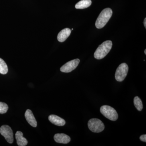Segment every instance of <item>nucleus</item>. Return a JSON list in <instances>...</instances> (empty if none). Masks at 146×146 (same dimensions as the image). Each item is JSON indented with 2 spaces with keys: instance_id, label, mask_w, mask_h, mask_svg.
<instances>
[{
  "instance_id": "obj_12",
  "label": "nucleus",
  "mask_w": 146,
  "mask_h": 146,
  "mask_svg": "<svg viewBox=\"0 0 146 146\" xmlns=\"http://www.w3.org/2000/svg\"><path fill=\"white\" fill-rule=\"evenodd\" d=\"M17 145L19 146H25L28 144L27 140L23 136V132L17 131L15 134Z\"/></svg>"
},
{
  "instance_id": "obj_2",
  "label": "nucleus",
  "mask_w": 146,
  "mask_h": 146,
  "mask_svg": "<svg viewBox=\"0 0 146 146\" xmlns=\"http://www.w3.org/2000/svg\"><path fill=\"white\" fill-rule=\"evenodd\" d=\"M112 15V11L111 9L107 8L102 11L96 22V26L97 29L102 28L109 21Z\"/></svg>"
},
{
  "instance_id": "obj_17",
  "label": "nucleus",
  "mask_w": 146,
  "mask_h": 146,
  "mask_svg": "<svg viewBox=\"0 0 146 146\" xmlns=\"http://www.w3.org/2000/svg\"><path fill=\"white\" fill-rule=\"evenodd\" d=\"M140 140L143 142H146V135L144 134V135H141L140 137Z\"/></svg>"
},
{
  "instance_id": "obj_5",
  "label": "nucleus",
  "mask_w": 146,
  "mask_h": 146,
  "mask_svg": "<svg viewBox=\"0 0 146 146\" xmlns=\"http://www.w3.org/2000/svg\"><path fill=\"white\" fill-rule=\"evenodd\" d=\"M128 70V66L126 63H123L120 64L115 72V79L118 82L123 81L127 75Z\"/></svg>"
},
{
  "instance_id": "obj_19",
  "label": "nucleus",
  "mask_w": 146,
  "mask_h": 146,
  "mask_svg": "<svg viewBox=\"0 0 146 146\" xmlns=\"http://www.w3.org/2000/svg\"><path fill=\"white\" fill-rule=\"evenodd\" d=\"M145 52V54H146V49L145 50V52Z\"/></svg>"
},
{
  "instance_id": "obj_11",
  "label": "nucleus",
  "mask_w": 146,
  "mask_h": 146,
  "mask_svg": "<svg viewBox=\"0 0 146 146\" xmlns=\"http://www.w3.org/2000/svg\"><path fill=\"white\" fill-rule=\"evenodd\" d=\"M71 30L69 28H65L61 30L58 33L57 36V39L59 42H65L67 38L70 35Z\"/></svg>"
},
{
  "instance_id": "obj_7",
  "label": "nucleus",
  "mask_w": 146,
  "mask_h": 146,
  "mask_svg": "<svg viewBox=\"0 0 146 146\" xmlns=\"http://www.w3.org/2000/svg\"><path fill=\"white\" fill-rule=\"evenodd\" d=\"M80 62V60L78 58L69 61L60 68V70L62 72H70L77 67Z\"/></svg>"
},
{
  "instance_id": "obj_14",
  "label": "nucleus",
  "mask_w": 146,
  "mask_h": 146,
  "mask_svg": "<svg viewBox=\"0 0 146 146\" xmlns=\"http://www.w3.org/2000/svg\"><path fill=\"white\" fill-rule=\"evenodd\" d=\"M8 69L6 63L4 60L0 58V74H6L8 72Z\"/></svg>"
},
{
  "instance_id": "obj_10",
  "label": "nucleus",
  "mask_w": 146,
  "mask_h": 146,
  "mask_svg": "<svg viewBox=\"0 0 146 146\" xmlns=\"http://www.w3.org/2000/svg\"><path fill=\"white\" fill-rule=\"evenodd\" d=\"M48 119L53 124L59 126L65 125L66 123L65 120L56 115H50L48 117Z\"/></svg>"
},
{
  "instance_id": "obj_1",
  "label": "nucleus",
  "mask_w": 146,
  "mask_h": 146,
  "mask_svg": "<svg viewBox=\"0 0 146 146\" xmlns=\"http://www.w3.org/2000/svg\"><path fill=\"white\" fill-rule=\"evenodd\" d=\"M112 42L110 40H107L102 43L98 47L94 53V57L97 59H102L107 55L112 48Z\"/></svg>"
},
{
  "instance_id": "obj_8",
  "label": "nucleus",
  "mask_w": 146,
  "mask_h": 146,
  "mask_svg": "<svg viewBox=\"0 0 146 146\" xmlns=\"http://www.w3.org/2000/svg\"><path fill=\"white\" fill-rule=\"evenodd\" d=\"M54 138L56 142L59 143L68 144L71 141L70 136L64 133H56L55 134Z\"/></svg>"
},
{
  "instance_id": "obj_4",
  "label": "nucleus",
  "mask_w": 146,
  "mask_h": 146,
  "mask_svg": "<svg viewBox=\"0 0 146 146\" xmlns=\"http://www.w3.org/2000/svg\"><path fill=\"white\" fill-rule=\"evenodd\" d=\"M88 127L91 131L95 133H100L104 130L105 126L104 123L98 119H91L88 123Z\"/></svg>"
},
{
  "instance_id": "obj_9",
  "label": "nucleus",
  "mask_w": 146,
  "mask_h": 146,
  "mask_svg": "<svg viewBox=\"0 0 146 146\" xmlns=\"http://www.w3.org/2000/svg\"><path fill=\"white\" fill-rule=\"evenodd\" d=\"M25 117L27 121L33 127H36L37 126V122L31 110L29 109L27 110L25 113Z\"/></svg>"
},
{
  "instance_id": "obj_13",
  "label": "nucleus",
  "mask_w": 146,
  "mask_h": 146,
  "mask_svg": "<svg viewBox=\"0 0 146 146\" xmlns=\"http://www.w3.org/2000/svg\"><path fill=\"white\" fill-rule=\"evenodd\" d=\"M92 3L91 0H81L76 3L75 8L77 9H84L90 6Z\"/></svg>"
},
{
  "instance_id": "obj_6",
  "label": "nucleus",
  "mask_w": 146,
  "mask_h": 146,
  "mask_svg": "<svg viewBox=\"0 0 146 146\" xmlns=\"http://www.w3.org/2000/svg\"><path fill=\"white\" fill-rule=\"evenodd\" d=\"M0 133L5 138L9 143L11 144L13 141V133L11 128L7 125H3L0 127Z\"/></svg>"
},
{
  "instance_id": "obj_3",
  "label": "nucleus",
  "mask_w": 146,
  "mask_h": 146,
  "mask_svg": "<svg viewBox=\"0 0 146 146\" xmlns=\"http://www.w3.org/2000/svg\"><path fill=\"white\" fill-rule=\"evenodd\" d=\"M100 111L105 117L109 120L115 121L118 119L117 112L111 106L107 105L103 106L101 107Z\"/></svg>"
},
{
  "instance_id": "obj_15",
  "label": "nucleus",
  "mask_w": 146,
  "mask_h": 146,
  "mask_svg": "<svg viewBox=\"0 0 146 146\" xmlns=\"http://www.w3.org/2000/svg\"><path fill=\"white\" fill-rule=\"evenodd\" d=\"M133 103L136 109L141 111L143 108V103L141 99L138 96L135 97L133 99Z\"/></svg>"
},
{
  "instance_id": "obj_16",
  "label": "nucleus",
  "mask_w": 146,
  "mask_h": 146,
  "mask_svg": "<svg viewBox=\"0 0 146 146\" xmlns=\"http://www.w3.org/2000/svg\"><path fill=\"white\" fill-rule=\"evenodd\" d=\"M8 110V106L6 104L0 102V114L6 113Z\"/></svg>"
},
{
  "instance_id": "obj_18",
  "label": "nucleus",
  "mask_w": 146,
  "mask_h": 146,
  "mask_svg": "<svg viewBox=\"0 0 146 146\" xmlns=\"http://www.w3.org/2000/svg\"><path fill=\"white\" fill-rule=\"evenodd\" d=\"M144 25L145 29L146 28V18H145L144 21Z\"/></svg>"
}]
</instances>
